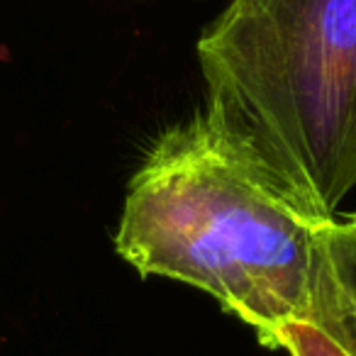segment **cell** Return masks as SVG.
I'll use <instances>...</instances> for the list:
<instances>
[{
  "mask_svg": "<svg viewBox=\"0 0 356 356\" xmlns=\"http://www.w3.org/2000/svg\"><path fill=\"white\" fill-rule=\"evenodd\" d=\"M325 220L268 186L198 113L132 176L115 249L142 276L208 293L278 349L286 327L310 322Z\"/></svg>",
  "mask_w": 356,
  "mask_h": 356,
  "instance_id": "cell-1",
  "label": "cell"
},
{
  "mask_svg": "<svg viewBox=\"0 0 356 356\" xmlns=\"http://www.w3.org/2000/svg\"><path fill=\"white\" fill-rule=\"evenodd\" d=\"M205 120L312 218L356 188V0H229L198 40Z\"/></svg>",
  "mask_w": 356,
  "mask_h": 356,
  "instance_id": "cell-2",
  "label": "cell"
},
{
  "mask_svg": "<svg viewBox=\"0 0 356 356\" xmlns=\"http://www.w3.org/2000/svg\"><path fill=\"white\" fill-rule=\"evenodd\" d=\"M307 325L325 332L346 356H356V215L325 220L320 234L312 315Z\"/></svg>",
  "mask_w": 356,
  "mask_h": 356,
  "instance_id": "cell-3",
  "label": "cell"
},
{
  "mask_svg": "<svg viewBox=\"0 0 356 356\" xmlns=\"http://www.w3.org/2000/svg\"><path fill=\"white\" fill-rule=\"evenodd\" d=\"M278 349L288 351V356H346L325 332L307 322L286 327L278 337Z\"/></svg>",
  "mask_w": 356,
  "mask_h": 356,
  "instance_id": "cell-4",
  "label": "cell"
}]
</instances>
